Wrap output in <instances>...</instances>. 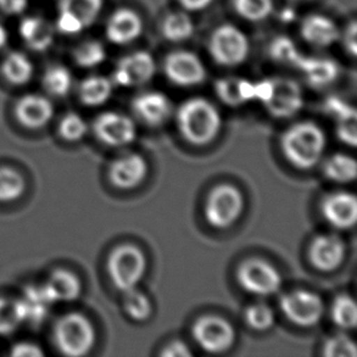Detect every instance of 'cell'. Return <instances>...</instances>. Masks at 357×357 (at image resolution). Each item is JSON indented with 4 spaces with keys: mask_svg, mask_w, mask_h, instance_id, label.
<instances>
[{
    "mask_svg": "<svg viewBox=\"0 0 357 357\" xmlns=\"http://www.w3.org/2000/svg\"><path fill=\"white\" fill-rule=\"evenodd\" d=\"M179 133L195 146L213 143L222 127L218 107L205 98L194 97L184 100L176 112Z\"/></svg>",
    "mask_w": 357,
    "mask_h": 357,
    "instance_id": "obj_1",
    "label": "cell"
},
{
    "mask_svg": "<svg viewBox=\"0 0 357 357\" xmlns=\"http://www.w3.org/2000/svg\"><path fill=\"white\" fill-rule=\"evenodd\" d=\"M326 148V133L312 121L296 122L280 137L282 153L298 169H314L324 158Z\"/></svg>",
    "mask_w": 357,
    "mask_h": 357,
    "instance_id": "obj_2",
    "label": "cell"
},
{
    "mask_svg": "<svg viewBox=\"0 0 357 357\" xmlns=\"http://www.w3.org/2000/svg\"><path fill=\"white\" fill-rule=\"evenodd\" d=\"M256 102H260L271 116L289 119L304 107V93L291 78H266L256 82Z\"/></svg>",
    "mask_w": 357,
    "mask_h": 357,
    "instance_id": "obj_3",
    "label": "cell"
},
{
    "mask_svg": "<svg viewBox=\"0 0 357 357\" xmlns=\"http://www.w3.org/2000/svg\"><path fill=\"white\" fill-rule=\"evenodd\" d=\"M250 49L248 36L236 24H218L208 37V54L215 63L223 68L243 65L250 55Z\"/></svg>",
    "mask_w": 357,
    "mask_h": 357,
    "instance_id": "obj_4",
    "label": "cell"
},
{
    "mask_svg": "<svg viewBox=\"0 0 357 357\" xmlns=\"http://www.w3.org/2000/svg\"><path fill=\"white\" fill-rule=\"evenodd\" d=\"M148 266L145 254L133 244H122L112 249L107 268L112 284L122 293L135 289L143 280Z\"/></svg>",
    "mask_w": 357,
    "mask_h": 357,
    "instance_id": "obj_5",
    "label": "cell"
},
{
    "mask_svg": "<svg viewBox=\"0 0 357 357\" xmlns=\"http://www.w3.org/2000/svg\"><path fill=\"white\" fill-rule=\"evenodd\" d=\"M54 339L63 355L86 356L96 344V329L86 316L73 312L65 314L56 322Z\"/></svg>",
    "mask_w": 357,
    "mask_h": 357,
    "instance_id": "obj_6",
    "label": "cell"
},
{
    "mask_svg": "<svg viewBox=\"0 0 357 357\" xmlns=\"http://www.w3.org/2000/svg\"><path fill=\"white\" fill-rule=\"evenodd\" d=\"M244 197L232 184H218L208 193L204 216L211 227L226 229L237 222L244 210Z\"/></svg>",
    "mask_w": 357,
    "mask_h": 357,
    "instance_id": "obj_7",
    "label": "cell"
},
{
    "mask_svg": "<svg viewBox=\"0 0 357 357\" xmlns=\"http://www.w3.org/2000/svg\"><path fill=\"white\" fill-rule=\"evenodd\" d=\"M238 283L256 296H271L282 287V275L275 266L264 259L251 257L243 261L237 270Z\"/></svg>",
    "mask_w": 357,
    "mask_h": 357,
    "instance_id": "obj_8",
    "label": "cell"
},
{
    "mask_svg": "<svg viewBox=\"0 0 357 357\" xmlns=\"http://www.w3.org/2000/svg\"><path fill=\"white\" fill-rule=\"evenodd\" d=\"M162 68L166 78L177 87H197L208 78V70L203 60L190 50L179 49L167 54Z\"/></svg>",
    "mask_w": 357,
    "mask_h": 357,
    "instance_id": "obj_9",
    "label": "cell"
},
{
    "mask_svg": "<svg viewBox=\"0 0 357 357\" xmlns=\"http://www.w3.org/2000/svg\"><path fill=\"white\" fill-rule=\"evenodd\" d=\"M280 307L291 324L304 328L319 324L324 314V300L311 290L295 289L282 295Z\"/></svg>",
    "mask_w": 357,
    "mask_h": 357,
    "instance_id": "obj_10",
    "label": "cell"
},
{
    "mask_svg": "<svg viewBox=\"0 0 357 357\" xmlns=\"http://www.w3.org/2000/svg\"><path fill=\"white\" fill-rule=\"evenodd\" d=\"M192 335L200 348L210 354H222L232 348L237 334L227 319L206 314L199 317L192 327Z\"/></svg>",
    "mask_w": 357,
    "mask_h": 357,
    "instance_id": "obj_11",
    "label": "cell"
},
{
    "mask_svg": "<svg viewBox=\"0 0 357 357\" xmlns=\"http://www.w3.org/2000/svg\"><path fill=\"white\" fill-rule=\"evenodd\" d=\"M104 0H60L56 29L75 36L89 29L102 14Z\"/></svg>",
    "mask_w": 357,
    "mask_h": 357,
    "instance_id": "obj_12",
    "label": "cell"
},
{
    "mask_svg": "<svg viewBox=\"0 0 357 357\" xmlns=\"http://www.w3.org/2000/svg\"><path fill=\"white\" fill-rule=\"evenodd\" d=\"M156 70L154 56L149 52L137 50L117 61L112 81L119 87H143L155 77Z\"/></svg>",
    "mask_w": 357,
    "mask_h": 357,
    "instance_id": "obj_13",
    "label": "cell"
},
{
    "mask_svg": "<svg viewBox=\"0 0 357 357\" xmlns=\"http://www.w3.org/2000/svg\"><path fill=\"white\" fill-rule=\"evenodd\" d=\"M93 130L102 144L115 148L133 143L137 137L135 121L125 114L116 112L100 114L94 120Z\"/></svg>",
    "mask_w": 357,
    "mask_h": 357,
    "instance_id": "obj_14",
    "label": "cell"
},
{
    "mask_svg": "<svg viewBox=\"0 0 357 357\" xmlns=\"http://www.w3.org/2000/svg\"><path fill=\"white\" fill-rule=\"evenodd\" d=\"M149 172L146 160L138 153H128L114 160L107 176L115 188L130 190L139 187Z\"/></svg>",
    "mask_w": 357,
    "mask_h": 357,
    "instance_id": "obj_15",
    "label": "cell"
},
{
    "mask_svg": "<svg viewBox=\"0 0 357 357\" xmlns=\"http://www.w3.org/2000/svg\"><path fill=\"white\" fill-rule=\"evenodd\" d=\"M137 120L148 127L165 125L172 115V102L165 93L148 91L135 96L130 104Z\"/></svg>",
    "mask_w": 357,
    "mask_h": 357,
    "instance_id": "obj_16",
    "label": "cell"
},
{
    "mask_svg": "<svg viewBox=\"0 0 357 357\" xmlns=\"http://www.w3.org/2000/svg\"><path fill=\"white\" fill-rule=\"evenodd\" d=\"M309 261L316 270L332 272L339 268L347 255V246L337 234H321L309 246Z\"/></svg>",
    "mask_w": 357,
    "mask_h": 357,
    "instance_id": "obj_17",
    "label": "cell"
},
{
    "mask_svg": "<svg viewBox=\"0 0 357 357\" xmlns=\"http://www.w3.org/2000/svg\"><path fill=\"white\" fill-rule=\"evenodd\" d=\"M144 22L140 15L130 8H119L107 19L105 36L115 45H128L142 37Z\"/></svg>",
    "mask_w": 357,
    "mask_h": 357,
    "instance_id": "obj_18",
    "label": "cell"
},
{
    "mask_svg": "<svg viewBox=\"0 0 357 357\" xmlns=\"http://www.w3.org/2000/svg\"><path fill=\"white\" fill-rule=\"evenodd\" d=\"M321 213L335 229H350L357 220V200L353 193L334 192L321 202Z\"/></svg>",
    "mask_w": 357,
    "mask_h": 357,
    "instance_id": "obj_19",
    "label": "cell"
},
{
    "mask_svg": "<svg viewBox=\"0 0 357 357\" xmlns=\"http://www.w3.org/2000/svg\"><path fill=\"white\" fill-rule=\"evenodd\" d=\"M300 36L312 48L328 49L340 39L338 24L324 14H311L300 24Z\"/></svg>",
    "mask_w": 357,
    "mask_h": 357,
    "instance_id": "obj_20",
    "label": "cell"
},
{
    "mask_svg": "<svg viewBox=\"0 0 357 357\" xmlns=\"http://www.w3.org/2000/svg\"><path fill=\"white\" fill-rule=\"evenodd\" d=\"M304 76L305 81L316 89L326 88L335 82L340 68L333 59L324 56H306L301 54L295 68Z\"/></svg>",
    "mask_w": 357,
    "mask_h": 357,
    "instance_id": "obj_21",
    "label": "cell"
},
{
    "mask_svg": "<svg viewBox=\"0 0 357 357\" xmlns=\"http://www.w3.org/2000/svg\"><path fill=\"white\" fill-rule=\"evenodd\" d=\"M15 112L21 125L31 130H39L48 125L49 121L52 120L54 107L47 98L29 94L20 99Z\"/></svg>",
    "mask_w": 357,
    "mask_h": 357,
    "instance_id": "obj_22",
    "label": "cell"
},
{
    "mask_svg": "<svg viewBox=\"0 0 357 357\" xmlns=\"http://www.w3.org/2000/svg\"><path fill=\"white\" fill-rule=\"evenodd\" d=\"M218 99L227 107H238L256 102V82L246 78L223 77L215 82Z\"/></svg>",
    "mask_w": 357,
    "mask_h": 357,
    "instance_id": "obj_23",
    "label": "cell"
},
{
    "mask_svg": "<svg viewBox=\"0 0 357 357\" xmlns=\"http://www.w3.org/2000/svg\"><path fill=\"white\" fill-rule=\"evenodd\" d=\"M22 322L31 324H42L54 304L44 285H33L26 288L21 299L17 300Z\"/></svg>",
    "mask_w": 357,
    "mask_h": 357,
    "instance_id": "obj_24",
    "label": "cell"
},
{
    "mask_svg": "<svg viewBox=\"0 0 357 357\" xmlns=\"http://www.w3.org/2000/svg\"><path fill=\"white\" fill-rule=\"evenodd\" d=\"M20 37L33 52H45L54 43L55 29L48 20L40 16L24 17L19 27Z\"/></svg>",
    "mask_w": 357,
    "mask_h": 357,
    "instance_id": "obj_25",
    "label": "cell"
},
{
    "mask_svg": "<svg viewBox=\"0 0 357 357\" xmlns=\"http://www.w3.org/2000/svg\"><path fill=\"white\" fill-rule=\"evenodd\" d=\"M54 303H70L82 293V283L77 275L68 270L54 271L44 284Z\"/></svg>",
    "mask_w": 357,
    "mask_h": 357,
    "instance_id": "obj_26",
    "label": "cell"
},
{
    "mask_svg": "<svg viewBox=\"0 0 357 357\" xmlns=\"http://www.w3.org/2000/svg\"><path fill=\"white\" fill-rule=\"evenodd\" d=\"M160 32L169 43H184L195 33V24L189 13L176 10L165 15L160 24Z\"/></svg>",
    "mask_w": 357,
    "mask_h": 357,
    "instance_id": "obj_27",
    "label": "cell"
},
{
    "mask_svg": "<svg viewBox=\"0 0 357 357\" xmlns=\"http://www.w3.org/2000/svg\"><path fill=\"white\" fill-rule=\"evenodd\" d=\"M114 86L112 78L100 75L88 76L78 86V97L86 107H100L112 98Z\"/></svg>",
    "mask_w": 357,
    "mask_h": 357,
    "instance_id": "obj_28",
    "label": "cell"
},
{
    "mask_svg": "<svg viewBox=\"0 0 357 357\" xmlns=\"http://www.w3.org/2000/svg\"><path fill=\"white\" fill-rule=\"evenodd\" d=\"M33 63L27 55L11 52L1 63V73L8 82L14 86H24L33 77Z\"/></svg>",
    "mask_w": 357,
    "mask_h": 357,
    "instance_id": "obj_29",
    "label": "cell"
},
{
    "mask_svg": "<svg viewBox=\"0 0 357 357\" xmlns=\"http://www.w3.org/2000/svg\"><path fill=\"white\" fill-rule=\"evenodd\" d=\"M324 174L335 183H350L356 178V161L350 155H332L324 161Z\"/></svg>",
    "mask_w": 357,
    "mask_h": 357,
    "instance_id": "obj_30",
    "label": "cell"
},
{
    "mask_svg": "<svg viewBox=\"0 0 357 357\" xmlns=\"http://www.w3.org/2000/svg\"><path fill=\"white\" fill-rule=\"evenodd\" d=\"M232 8L246 22L261 24L272 16L275 3L273 0H232Z\"/></svg>",
    "mask_w": 357,
    "mask_h": 357,
    "instance_id": "obj_31",
    "label": "cell"
},
{
    "mask_svg": "<svg viewBox=\"0 0 357 357\" xmlns=\"http://www.w3.org/2000/svg\"><path fill=\"white\" fill-rule=\"evenodd\" d=\"M107 49L102 42L96 39L83 40L78 44L73 53V58L77 66L82 68H94L107 60Z\"/></svg>",
    "mask_w": 357,
    "mask_h": 357,
    "instance_id": "obj_32",
    "label": "cell"
},
{
    "mask_svg": "<svg viewBox=\"0 0 357 357\" xmlns=\"http://www.w3.org/2000/svg\"><path fill=\"white\" fill-rule=\"evenodd\" d=\"M42 83L45 92L50 96L56 98L66 97L73 89V75L65 66L55 65L45 71Z\"/></svg>",
    "mask_w": 357,
    "mask_h": 357,
    "instance_id": "obj_33",
    "label": "cell"
},
{
    "mask_svg": "<svg viewBox=\"0 0 357 357\" xmlns=\"http://www.w3.org/2000/svg\"><path fill=\"white\" fill-rule=\"evenodd\" d=\"M334 324L342 329H354L357 324V307L355 300L348 294L338 295L331 307Z\"/></svg>",
    "mask_w": 357,
    "mask_h": 357,
    "instance_id": "obj_34",
    "label": "cell"
},
{
    "mask_svg": "<svg viewBox=\"0 0 357 357\" xmlns=\"http://www.w3.org/2000/svg\"><path fill=\"white\" fill-rule=\"evenodd\" d=\"M301 52L296 47L293 39L287 36H277L271 40L268 45V55L275 63L280 65H287L290 68H295L298 63Z\"/></svg>",
    "mask_w": 357,
    "mask_h": 357,
    "instance_id": "obj_35",
    "label": "cell"
},
{
    "mask_svg": "<svg viewBox=\"0 0 357 357\" xmlns=\"http://www.w3.org/2000/svg\"><path fill=\"white\" fill-rule=\"evenodd\" d=\"M123 309L128 317L135 322H144L153 314L149 298L137 288L125 291Z\"/></svg>",
    "mask_w": 357,
    "mask_h": 357,
    "instance_id": "obj_36",
    "label": "cell"
},
{
    "mask_svg": "<svg viewBox=\"0 0 357 357\" xmlns=\"http://www.w3.org/2000/svg\"><path fill=\"white\" fill-rule=\"evenodd\" d=\"M24 184L22 176L13 169H0V203H10L21 198Z\"/></svg>",
    "mask_w": 357,
    "mask_h": 357,
    "instance_id": "obj_37",
    "label": "cell"
},
{
    "mask_svg": "<svg viewBox=\"0 0 357 357\" xmlns=\"http://www.w3.org/2000/svg\"><path fill=\"white\" fill-rule=\"evenodd\" d=\"M245 322L254 331L266 332L275 326V311L264 303L250 305L245 310Z\"/></svg>",
    "mask_w": 357,
    "mask_h": 357,
    "instance_id": "obj_38",
    "label": "cell"
},
{
    "mask_svg": "<svg viewBox=\"0 0 357 357\" xmlns=\"http://www.w3.org/2000/svg\"><path fill=\"white\" fill-rule=\"evenodd\" d=\"M326 357H356V345L347 334H335L329 337L324 344L322 350Z\"/></svg>",
    "mask_w": 357,
    "mask_h": 357,
    "instance_id": "obj_39",
    "label": "cell"
},
{
    "mask_svg": "<svg viewBox=\"0 0 357 357\" xmlns=\"http://www.w3.org/2000/svg\"><path fill=\"white\" fill-rule=\"evenodd\" d=\"M21 324L17 300L0 298V335L13 333Z\"/></svg>",
    "mask_w": 357,
    "mask_h": 357,
    "instance_id": "obj_40",
    "label": "cell"
},
{
    "mask_svg": "<svg viewBox=\"0 0 357 357\" xmlns=\"http://www.w3.org/2000/svg\"><path fill=\"white\" fill-rule=\"evenodd\" d=\"M59 133L68 142H78L88 133L87 122L76 112H70L60 122Z\"/></svg>",
    "mask_w": 357,
    "mask_h": 357,
    "instance_id": "obj_41",
    "label": "cell"
},
{
    "mask_svg": "<svg viewBox=\"0 0 357 357\" xmlns=\"http://www.w3.org/2000/svg\"><path fill=\"white\" fill-rule=\"evenodd\" d=\"M340 38L343 40L344 48L347 53L355 58L357 54V24L355 20L349 22L343 33H340Z\"/></svg>",
    "mask_w": 357,
    "mask_h": 357,
    "instance_id": "obj_42",
    "label": "cell"
},
{
    "mask_svg": "<svg viewBox=\"0 0 357 357\" xmlns=\"http://www.w3.org/2000/svg\"><path fill=\"white\" fill-rule=\"evenodd\" d=\"M160 355L164 357H189L192 356V351L187 344L179 342V340H174V342H171L169 345H166Z\"/></svg>",
    "mask_w": 357,
    "mask_h": 357,
    "instance_id": "obj_43",
    "label": "cell"
},
{
    "mask_svg": "<svg viewBox=\"0 0 357 357\" xmlns=\"http://www.w3.org/2000/svg\"><path fill=\"white\" fill-rule=\"evenodd\" d=\"M43 354L38 345L31 343L16 344L11 349V356L14 357H40Z\"/></svg>",
    "mask_w": 357,
    "mask_h": 357,
    "instance_id": "obj_44",
    "label": "cell"
},
{
    "mask_svg": "<svg viewBox=\"0 0 357 357\" xmlns=\"http://www.w3.org/2000/svg\"><path fill=\"white\" fill-rule=\"evenodd\" d=\"M27 5L29 0H0V10L10 16L22 14Z\"/></svg>",
    "mask_w": 357,
    "mask_h": 357,
    "instance_id": "obj_45",
    "label": "cell"
},
{
    "mask_svg": "<svg viewBox=\"0 0 357 357\" xmlns=\"http://www.w3.org/2000/svg\"><path fill=\"white\" fill-rule=\"evenodd\" d=\"M181 9L187 11L189 14L200 13L208 9L213 4L215 0H177Z\"/></svg>",
    "mask_w": 357,
    "mask_h": 357,
    "instance_id": "obj_46",
    "label": "cell"
},
{
    "mask_svg": "<svg viewBox=\"0 0 357 357\" xmlns=\"http://www.w3.org/2000/svg\"><path fill=\"white\" fill-rule=\"evenodd\" d=\"M6 42H8V32L4 29V26L0 24V50L4 48Z\"/></svg>",
    "mask_w": 357,
    "mask_h": 357,
    "instance_id": "obj_47",
    "label": "cell"
},
{
    "mask_svg": "<svg viewBox=\"0 0 357 357\" xmlns=\"http://www.w3.org/2000/svg\"><path fill=\"white\" fill-rule=\"evenodd\" d=\"M291 1H306V0H291Z\"/></svg>",
    "mask_w": 357,
    "mask_h": 357,
    "instance_id": "obj_48",
    "label": "cell"
}]
</instances>
